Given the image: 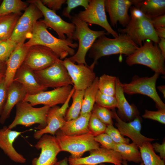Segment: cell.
Here are the masks:
<instances>
[{
  "instance_id": "6da1fadb",
  "label": "cell",
  "mask_w": 165,
  "mask_h": 165,
  "mask_svg": "<svg viewBox=\"0 0 165 165\" xmlns=\"http://www.w3.org/2000/svg\"><path fill=\"white\" fill-rule=\"evenodd\" d=\"M47 27L40 20L36 22L31 37L25 45L30 47L39 45L52 50L61 60L65 59L68 55H74L73 48L78 47V44L72 40L66 38L61 39L52 35L47 30Z\"/></svg>"
},
{
  "instance_id": "7a4b0ae2",
  "label": "cell",
  "mask_w": 165,
  "mask_h": 165,
  "mask_svg": "<svg viewBox=\"0 0 165 165\" xmlns=\"http://www.w3.org/2000/svg\"><path fill=\"white\" fill-rule=\"evenodd\" d=\"M139 46L133 42L125 34H119L114 38L104 35L98 37L89 50V57L94 60L95 65L102 57L116 54L129 56L137 50Z\"/></svg>"
},
{
  "instance_id": "3957f363",
  "label": "cell",
  "mask_w": 165,
  "mask_h": 165,
  "mask_svg": "<svg viewBox=\"0 0 165 165\" xmlns=\"http://www.w3.org/2000/svg\"><path fill=\"white\" fill-rule=\"evenodd\" d=\"M130 20L125 28L118 29L119 32L126 34L139 47L146 39L158 44L160 38L156 34L151 19L134 6L130 7Z\"/></svg>"
},
{
  "instance_id": "277c9868",
  "label": "cell",
  "mask_w": 165,
  "mask_h": 165,
  "mask_svg": "<svg viewBox=\"0 0 165 165\" xmlns=\"http://www.w3.org/2000/svg\"><path fill=\"white\" fill-rule=\"evenodd\" d=\"M165 59L157 44L154 45L150 40L146 41L141 46L127 56L126 62L129 66L136 64L144 65L155 73L164 75Z\"/></svg>"
},
{
  "instance_id": "5b68a950",
  "label": "cell",
  "mask_w": 165,
  "mask_h": 165,
  "mask_svg": "<svg viewBox=\"0 0 165 165\" xmlns=\"http://www.w3.org/2000/svg\"><path fill=\"white\" fill-rule=\"evenodd\" d=\"M71 20L75 26V37L76 40H78L79 44L77 52L68 58L75 63L87 65L86 56L95 40L101 36L109 34L105 30L96 31L91 29L87 24L75 15L72 16Z\"/></svg>"
},
{
  "instance_id": "8992f818",
  "label": "cell",
  "mask_w": 165,
  "mask_h": 165,
  "mask_svg": "<svg viewBox=\"0 0 165 165\" xmlns=\"http://www.w3.org/2000/svg\"><path fill=\"white\" fill-rule=\"evenodd\" d=\"M54 136L61 151L69 152L71 154L70 157L72 158H80L85 152L100 147V144L90 133L69 136L64 135L59 130Z\"/></svg>"
},
{
  "instance_id": "52a82bcc",
  "label": "cell",
  "mask_w": 165,
  "mask_h": 165,
  "mask_svg": "<svg viewBox=\"0 0 165 165\" xmlns=\"http://www.w3.org/2000/svg\"><path fill=\"white\" fill-rule=\"evenodd\" d=\"M16 106V112L15 118L12 123L8 127L12 129L18 125L26 127L38 124L37 128L40 130L46 126V115L50 108L44 105L39 108L33 107L29 102L22 101Z\"/></svg>"
},
{
  "instance_id": "ba28073f",
  "label": "cell",
  "mask_w": 165,
  "mask_h": 165,
  "mask_svg": "<svg viewBox=\"0 0 165 165\" xmlns=\"http://www.w3.org/2000/svg\"><path fill=\"white\" fill-rule=\"evenodd\" d=\"M160 74L155 73L150 77H141L135 75L128 83H121L124 93L131 95L139 94L147 96L155 103L158 109H165V104L158 94L156 84Z\"/></svg>"
},
{
  "instance_id": "9c48e42d",
  "label": "cell",
  "mask_w": 165,
  "mask_h": 165,
  "mask_svg": "<svg viewBox=\"0 0 165 165\" xmlns=\"http://www.w3.org/2000/svg\"><path fill=\"white\" fill-rule=\"evenodd\" d=\"M59 59L50 67L44 69L34 71L39 83L44 87L56 88L73 85L67 70Z\"/></svg>"
},
{
  "instance_id": "30bf717a",
  "label": "cell",
  "mask_w": 165,
  "mask_h": 165,
  "mask_svg": "<svg viewBox=\"0 0 165 165\" xmlns=\"http://www.w3.org/2000/svg\"><path fill=\"white\" fill-rule=\"evenodd\" d=\"M27 2L36 5L42 12L44 17L40 20L47 27L53 29L57 34L59 38H68L76 40L75 37V26L72 23H69L63 20L56 12L44 5L40 0H28Z\"/></svg>"
},
{
  "instance_id": "8fae6325",
  "label": "cell",
  "mask_w": 165,
  "mask_h": 165,
  "mask_svg": "<svg viewBox=\"0 0 165 165\" xmlns=\"http://www.w3.org/2000/svg\"><path fill=\"white\" fill-rule=\"evenodd\" d=\"M43 16L38 7L30 3L29 5L18 19L10 40L16 43L24 42L31 37L36 22Z\"/></svg>"
},
{
  "instance_id": "7c38bea8",
  "label": "cell",
  "mask_w": 165,
  "mask_h": 165,
  "mask_svg": "<svg viewBox=\"0 0 165 165\" xmlns=\"http://www.w3.org/2000/svg\"><path fill=\"white\" fill-rule=\"evenodd\" d=\"M105 2V0H90L87 8L75 15L88 25L95 24L101 27L116 38L119 34L112 28L108 21Z\"/></svg>"
},
{
  "instance_id": "4fadbf2b",
  "label": "cell",
  "mask_w": 165,
  "mask_h": 165,
  "mask_svg": "<svg viewBox=\"0 0 165 165\" xmlns=\"http://www.w3.org/2000/svg\"><path fill=\"white\" fill-rule=\"evenodd\" d=\"M73 83L75 90H84L90 86L96 76L94 71L95 65L76 64L68 58L62 61Z\"/></svg>"
},
{
  "instance_id": "5bb4252c",
  "label": "cell",
  "mask_w": 165,
  "mask_h": 165,
  "mask_svg": "<svg viewBox=\"0 0 165 165\" xmlns=\"http://www.w3.org/2000/svg\"><path fill=\"white\" fill-rule=\"evenodd\" d=\"M59 59L50 48L36 45L29 48L23 64L34 71H38L50 67Z\"/></svg>"
},
{
  "instance_id": "9a60e30c",
  "label": "cell",
  "mask_w": 165,
  "mask_h": 165,
  "mask_svg": "<svg viewBox=\"0 0 165 165\" xmlns=\"http://www.w3.org/2000/svg\"><path fill=\"white\" fill-rule=\"evenodd\" d=\"M89 152V155L85 157L74 159L69 157L68 158L69 165H98L106 163L123 165V160L120 154L114 150L100 146Z\"/></svg>"
},
{
  "instance_id": "2e32d148",
  "label": "cell",
  "mask_w": 165,
  "mask_h": 165,
  "mask_svg": "<svg viewBox=\"0 0 165 165\" xmlns=\"http://www.w3.org/2000/svg\"><path fill=\"white\" fill-rule=\"evenodd\" d=\"M71 85L54 88L49 91H42L36 94H27L23 101L29 102L33 106L42 104L52 107L63 104L72 90Z\"/></svg>"
},
{
  "instance_id": "e0dca14e",
  "label": "cell",
  "mask_w": 165,
  "mask_h": 165,
  "mask_svg": "<svg viewBox=\"0 0 165 165\" xmlns=\"http://www.w3.org/2000/svg\"><path fill=\"white\" fill-rule=\"evenodd\" d=\"M35 147L41 152L39 156L33 160V165H53L57 161V155L61 151L55 137L48 134L38 139Z\"/></svg>"
},
{
  "instance_id": "ac0fdd59",
  "label": "cell",
  "mask_w": 165,
  "mask_h": 165,
  "mask_svg": "<svg viewBox=\"0 0 165 165\" xmlns=\"http://www.w3.org/2000/svg\"><path fill=\"white\" fill-rule=\"evenodd\" d=\"M112 112L113 118L116 121L115 125L121 134L128 137L138 147L146 142H151L155 140L141 133V119L139 116L131 121L126 122L118 116L115 109Z\"/></svg>"
},
{
  "instance_id": "d6986e66",
  "label": "cell",
  "mask_w": 165,
  "mask_h": 165,
  "mask_svg": "<svg viewBox=\"0 0 165 165\" xmlns=\"http://www.w3.org/2000/svg\"><path fill=\"white\" fill-rule=\"evenodd\" d=\"M132 5L130 0H105V11L112 26H116L118 22L123 27L126 26L130 19L128 10Z\"/></svg>"
},
{
  "instance_id": "ffe728a7",
  "label": "cell",
  "mask_w": 165,
  "mask_h": 165,
  "mask_svg": "<svg viewBox=\"0 0 165 165\" xmlns=\"http://www.w3.org/2000/svg\"><path fill=\"white\" fill-rule=\"evenodd\" d=\"M23 133L12 130L6 126L0 129V148L11 160L20 163H25L26 159L16 151L13 144L16 138Z\"/></svg>"
},
{
  "instance_id": "44dd1931",
  "label": "cell",
  "mask_w": 165,
  "mask_h": 165,
  "mask_svg": "<svg viewBox=\"0 0 165 165\" xmlns=\"http://www.w3.org/2000/svg\"><path fill=\"white\" fill-rule=\"evenodd\" d=\"M13 81L21 84L25 89L27 94L29 95L36 94L47 89L38 82L34 71L23 64L16 72Z\"/></svg>"
},
{
  "instance_id": "7402d4cb",
  "label": "cell",
  "mask_w": 165,
  "mask_h": 165,
  "mask_svg": "<svg viewBox=\"0 0 165 165\" xmlns=\"http://www.w3.org/2000/svg\"><path fill=\"white\" fill-rule=\"evenodd\" d=\"M121 83L119 78L117 77L115 97L117 100V108L118 110L116 113L123 120L129 122L139 116V112L134 105L130 104L127 101L121 86Z\"/></svg>"
},
{
  "instance_id": "603a6c76",
  "label": "cell",
  "mask_w": 165,
  "mask_h": 165,
  "mask_svg": "<svg viewBox=\"0 0 165 165\" xmlns=\"http://www.w3.org/2000/svg\"><path fill=\"white\" fill-rule=\"evenodd\" d=\"M29 47L24 42L18 44L7 60L5 79L8 88L13 82L16 72L23 64Z\"/></svg>"
},
{
  "instance_id": "cb8c5ba5",
  "label": "cell",
  "mask_w": 165,
  "mask_h": 165,
  "mask_svg": "<svg viewBox=\"0 0 165 165\" xmlns=\"http://www.w3.org/2000/svg\"><path fill=\"white\" fill-rule=\"evenodd\" d=\"M59 108L60 107L57 105L50 108L46 115V126L35 132L33 137L35 139L38 140L46 134L54 136L56 132L64 125L66 122L65 114L61 112Z\"/></svg>"
},
{
  "instance_id": "d4e9b609",
  "label": "cell",
  "mask_w": 165,
  "mask_h": 165,
  "mask_svg": "<svg viewBox=\"0 0 165 165\" xmlns=\"http://www.w3.org/2000/svg\"><path fill=\"white\" fill-rule=\"evenodd\" d=\"M27 94L23 86L19 82L13 81L9 87L6 103L1 116L0 123L4 124L9 117L13 107L23 101Z\"/></svg>"
},
{
  "instance_id": "484cf974",
  "label": "cell",
  "mask_w": 165,
  "mask_h": 165,
  "mask_svg": "<svg viewBox=\"0 0 165 165\" xmlns=\"http://www.w3.org/2000/svg\"><path fill=\"white\" fill-rule=\"evenodd\" d=\"M91 112L80 114L76 119L66 121L59 129L67 136H75L90 133L88 128V123Z\"/></svg>"
},
{
  "instance_id": "4316f807",
  "label": "cell",
  "mask_w": 165,
  "mask_h": 165,
  "mask_svg": "<svg viewBox=\"0 0 165 165\" xmlns=\"http://www.w3.org/2000/svg\"><path fill=\"white\" fill-rule=\"evenodd\" d=\"M132 5L151 19L165 13V0H130Z\"/></svg>"
},
{
  "instance_id": "83f0119b",
  "label": "cell",
  "mask_w": 165,
  "mask_h": 165,
  "mask_svg": "<svg viewBox=\"0 0 165 165\" xmlns=\"http://www.w3.org/2000/svg\"><path fill=\"white\" fill-rule=\"evenodd\" d=\"M114 150L120 154L123 160L136 163L142 162L139 147L133 142L116 144Z\"/></svg>"
},
{
  "instance_id": "f1b7e54d",
  "label": "cell",
  "mask_w": 165,
  "mask_h": 165,
  "mask_svg": "<svg viewBox=\"0 0 165 165\" xmlns=\"http://www.w3.org/2000/svg\"><path fill=\"white\" fill-rule=\"evenodd\" d=\"M22 14L13 13L0 16V41L10 38Z\"/></svg>"
},
{
  "instance_id": "f546056e",
  "label": "cell",
  "mask_w": 165,
  "mask_h": 165,
  "mask_svg": "<svg viewBox=\"0 0 165 165\" xmlns=\"http://www.w3.org/2000/svg\"><path fill=\"white\" fill-rule=\"evenodd\" d=\"M99 78L96 77L92 84L84 90L80 114L91 112L95 103L96 96L98 90Z\"/></svg>"
},
{
  "instance_id": "4dcf8cb0",
  "label": "cell",
  "mask_w": 165,
  "mask_h": 165,
  "mask_svg": "<svg viewBox=\"0 0 165 165\" xmlns=\"http://www.w3.org/2000/svg\"><path fill=\"white\" fill-rule=\"evenodd\" d=\"M138 147L144 165H165L164 160L156 153L151 142H146Z\"/></svg>"
},
{
  "instance_id": "1f68e13d",
  "label": "cell",
  "mask_w": 165,
  "mask_h": 165,
  "mask_svg": "<svg viewBox=\"0 0 165 165\" xmlns=\"http://www.w3.org/2000/svg\"><path fill=\"white\" fill-rule=\"evenodd\" d=\"M84 90H75L72 96V102L67 110L64 119L68 121L77 118L80 114Z\"/></svg>"
},
{
  "instance_id": "d6a6232c",
  "label": "cell",
  "mask_w": 165,
  "mask_h": 165,
  "mask_svg": "<svg viewBox=\"0 0 165 165\" xmlns=\"http://www.w3.org/2000/svg\"><path fill=\"white\" fill-rule=\"evenodd\" d=\"M28 7L27 3L21 0H4L0 5V16L21 13Z\"/></svg>"
},
{
  "instance_id": "836d02e7",
  "label": "cell",
  "mask_w": 165,
  "mask_h": 165,
  "mask_svg": "<svg viewBox=\"0 0 165 165\" xmlns=\"http://www.w3.org/2000/svg\"><path fill=\"white\" fill-rule=\"evenodd\" d=\"M117 77L104 74L98 79V90L101 93L108 95L115 96L116 80Z\"/></svg>"
},
{
  "instance_id": "e575fe53",
  "label": "cell",
  "mask_w": 165,
  "mask_h": 165,
  "mask_svg": "<svg viewBox=\"0 0 165 165\" xmlns=\"http://www.w3.org/2000/svg\"><path fill=\"white\" fill-rule=\"evenodd\" d=\"M97 105L109 110H114L117 107V101L115 96L104 94L98 90L96 97Z\"/></svg>"
},
{
  "instance_id": "d590c367",
  "label": "cell",
  "mask_w": 165,
  "mask_h": 165,
  "mask_svg": "<svg viewBox=\"0 0 165 165\" xmlns=\"http://www.w3.org/2000/svg\"><path fill=\"white\" fill-rule=\"evenodd\" d=\"M107 126L91 112L88 123L90 132L94 137L105 133Z\"/></svg>"
},
{
  "instance_id": "8d00e7d4",
  "label": "cell",
  "mask_w": 165,
  "mask_h": 165,
  "mask_svg": "<svg viewBox=\"0 0 165 165\" xmlns=\"http://www.w3.org/2000/svg\"><path fill=\"white\" fill-rule=\"evenodd\" d=\"M91 112L107 126L113 125L112 114L110 110L95 104Z\"/></svg>"
},
{
  "instance_id": "74e56055",
  "label": "cell",
  "mask_w": 165,
  "mask_h": 165,
  "mask_svg": "<svg viewBox=\"0 0 165 165\" xmlns=\"http://www.w3.org/2000/svg\"><path fill=\"white\" fill-rule=\"evenodd\" d=\"M17 45L9 38L0 41V60L7 61Z\"/></svg>"
},
{
  "instance_id": "f35d334b",
  "label": "cell",
  "mask_w": 165,
  "mask_h": 165,
  "mask_svg": "<svg viewBox=\"0 0 165 165\" xmlns=\"http://www.w3.org/2000/svg\"><path fill=\"white\" fill-rule=\"evenodd\" d=\"M90 0H67V6L64 8L62 12V15L64 16L71 19L72 16L70 13L71 10L79 6L83 7L85 9L88 7Z\"/></svg>"
},
{
  "instance_id": "ab89813d",
  "label": "cell",
  "mask_w": 165,
  "mask_h": 165,
  "mask_svg": "<svg viewBox=\"0 0 165 165\" xmlns=\"http://www.w3.org/2000/svg\"><path fill=\"white\" fill-rule=\"evenodd\" d=\"M105 133L108 134L116 144L130 143L129 139L124 137L113 125L107 126Z\"/></svg>"
},
{
  "instance_id": "60d3db41",
  "label": "cell",
  "mask_w": 165,
  "mask_h": 165,
  "mask_svg": "<svg viewBox=\"0 0 165 165\" xmlns=\"http://www.w3.org/2000/svg\"><path fill=\"white\" fill-rule=\"evenodd\" d=\"M142 117L157 121L163 124H165V109H159L156 111L145 110Z\"/></svg>"
},
{
  "instance_id": "b9f144b4",
  "label": "cell",
  "mask_w": 165,
  "mask_h": 165,
  "mask_svg": "<svg viewBox=\"0 0 165 165\" xmlns=\"http://www.w3.org/2000/svg\"><path fill=\"white\" fill-rule=\"evenodd\" d=\"M95 140L101 146L108 149L114 150L116 144L111 137L105 133L94 137Z\"/></svg>"
},
{
  "instance_id": "7bdbcfd3",
  "label": "cell",
  "mask_w": 165,
  "mask_h": 165,
  "mask_svg": "<svg viewBox=\"0 0 165 165\" xmlns=\"http://www.w3.org/2000/svg\"><path fill=\"white\" fill-rule=\"evenodd\" d=\"M8 89L4 77L0 80V119L6 103Z\"/></svg>"
},
{
  "instance_id": "ee69618b",
  "label": "cell",
  "mask_w": 165,
  "mask_h": 165,
  "mask_svg": "<svg viewBox=\"0 0 165 165\" xmlns=\"http://www.w3.org/2000/svg\"><path fill=\"white\" fill-rule=\"evenodd\" d=\"M42 4L49 9L54 12L61 9L63 4L65 3V0H40Z\"/></svg>"
},
{
  "instance_id": "f6af8a7d",
  "label": "cell",
  "mask_w": 165,
  "mask_h": 165,
  "mask_svg": "<svg viewBox=\"0 0 165 165\" xmlns=\"http://www.w3.org/2000/svg\"><path fill=\"white\" fill-rule=\"evenodd\" d=\"M152 25L155 28L165 27V14L156 16L151 19Z\"/></svg>"
},
{
  "instance_id": "bcb514c9",
  "label": "cell",
  "mask_w": 165,
  "mask_h": 165,
  "mask_svg": "<svg viewBox=\"0 0 165 165\" xmlns=\"http://www.w3.org/2000/svg\"><path fill=\"white\" fill-rule=\"evenodd\" d=\"M154 151L159 153L161 158L165 160V142L163 141L162 144L155 143L152 144Z\"/></svg>"
},
{
  "instance_id": "7dc6e473",
  "label": "cell",
  "mask_w": 165,
  "mask_h": 165,
  "mask_svg": "<svg viewBox=\"0 0 165 165\" xmlns=\"http://www.w3.org/2000/svg\"><path fill=\"white\" fill-rule=\"evenodd\" d=\"M159 48L163 56L165 58V38H160L159 43Z\"/></svg>"
},
{
  "instance_id": "c3c4849f",
  "label": "cell",
  "mask_w": 165,
  "mask_h": 165,
  "mask_svg": "<svg viewBox=\"0 0 165 165\" xmlns=\"http://www.w3.org/2000/svg\"><path fill=\"white\" fill-rule=\"evenodd\" d=\"M7 68V61L0 60V75L5 76Z\"/></svg>"
},
{
  "instance_id": "681fc988",
  "label": "cell",
  "mask_w": 165,
  "mask_h": 165,
  "mask_svg": "<svg viewBox=\"0 0 165 165\" xmlns=\"http://www.w3.org/2000/svg\"><path fill=\"white\" fill-rule=\"evenodd\" d=\"M155 29L157 35L160 38H165V27Z\"/></svg>"
},
{
  "instance_id": "f907efd6",
  "label": "cell",
  "mask_w": 165,
  "mask_h": 165,
  "mask_svg": "<svg viewBox=\"0 0 165 165\" xmlns=\"http://www.w3.org/2000/svg\"><path fill=\"white\" fill-rule=\"evenodd\" d=\"M53 165H69L68 158L65 157L61 160L57 161Z\"/></svg>"
},
{
  "instance_id": "816d5d0a",
  "label": "cell",
  "mask_w": 165,
  "mask_h": 165,
  "mask_svg": "<svg viewBox=\"0 0 165 165\" xmlns=\"http://www.w3.org/2000/svg\"><path fill=\"white\" fill-rule=\"evenodd\" d=\"M159 90L162 93L163 97H165V85H161L157 87Z\"/></svg>"
},
{
  "instance_id": "f5cc1de1",
  "label": "cell",
  "mask_w": 165,
  "mask_h": 165,
  "mask_svg": "<svg viewBox=\"0 0 165 165\" xmlns=\"http://www.w3.org/2000/svg\"><path fill=\"white\" fill-rule=\"evenodd\" d=\"M122 164L123 165H128L127 163V162L126 161L123 160ZM140 165H144L142 162H141Z\"/></svg>"
},
{
  "instance_id": "db71d44e",
  "label": "cell",
  "mask_w": 165,
  "mask_h": 165,
  "mask_svg": "<svg viewBox=\"0 0 165 165\" xmlns=\"http://www.w3.org/2000/svg\"><path fill=\"white\" fill-rule=\"evenodd\" d=\"M5 77L4 76L2 75H0V80L3 77Z\"/></svg>"
},
{
  "instance_id": "11a10c76",
  "label": "cell",
  "mask_w": 165,
  "mask_h": 165,
  "mask_svg": "<svg viewBox=\"0 0 165 165\" xmlns=\"http://www.w3.org/2000/svg\"><path fill=\"white\" fill-rule=\"evenodd\" d=\"M98 165H106L104 163H101V164H100Z\"/></svg>"
}]
</instances>
